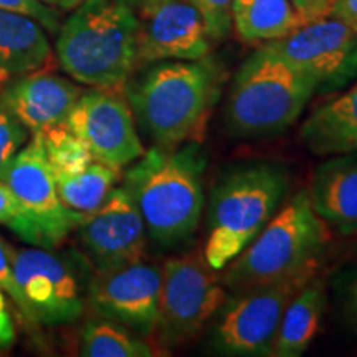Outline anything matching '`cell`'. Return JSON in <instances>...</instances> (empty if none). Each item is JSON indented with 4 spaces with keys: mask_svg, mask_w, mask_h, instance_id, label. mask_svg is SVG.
I'll list each match as a JSON object with an SVG mask.
<instances>
[{
    "mask_svg": "<svg viewBox=\"0 0 357 357\" xmlns=\"http://www.w3.org/2000/svg\"><path fill=\"white\" fill-rule=\"evenodd\" d=\"M223 73L211 56L166 60L131 75L123 93L142 132L154 146L202 144L222 93Z\"/></svg>",
    "mask_w": 357,
    "mask_h": 357,
    "instance_id": "obj_1",
    "label": "cell"
},
{
    "mask_svg": "<svg viewBox=\"0 0 357 357\" xmlns=\"http://www.w3.org/2000/svg\"><path fill=\"white\" fill-rule=\"evenodd\" d=\"M159 294L160 270L137 261L95 270L88 284L86 306L100 318L116 321L141 334H154Z\"/></svg>",
    "mask_w": 357,
    "mask_h": 357,
    "instance_id": "obj_13",
    "label": "cell"
},
{
    "mask_svg": "<svg viewBox=\"0 0 357 357\" xmlns=\"http://www.w3.org/2000/svg\"><path fill=\"white\" fill-rule=\"evenodd\" d=\"M334 0H291L293 7L303 17V20L311 22L328 17Z\"/></svg>",
    "mask_w": 357,
    "mask_h": 357,
    "instance_id": "obj_30",
    "label": "cell"
},
{
    "mask_svg": "<svg viewBox=\"0 0 357 357\" xmlns=\"http://www.w3.org/2000/svg\"><path fill=\"white\" fill-rule=\"evenodd\" d=\"M314 212L339 235L357 234V151L334 154L316 167L307 190Z\"/></svg>",
    "mask_w": 357,
    "mask_h": 357,
    "instance_id": "obj_17",
    "label": "cell"
},
{
    "mask_svg": "<svg viewBox=\"0 0 357 357\" xmlns=\"http://www.w3.org/2000/svg\"><path fill=\"white\" fill-rule=\"evenodd\" d=\"M337 296L342 318L352 331L357 333V261L339 278Z\"/></svg>",
    "mask_w": 357,
    "mask_h": 357,
    "instance_id": "obj_28",
    "label": "cell"
},
{
    "mask_svg": "<svg viewBox=\"0 0 357 357\" xmlns=\"http://www.w3.org/2000/svg\"><path fill=\"white\" fill-rule=\"evenodd\" d=\"M328 15L344 22L357 32V0H334Z\"/></svg>",
    "mask_w": 357,
    "mask_h": 357,
    "instance_id": "obj_31",
    "label": "cell"
},
{
    "mask_svg": "<svg viewBox=\"0 0 357 357\" xmlns=\"http://www.w3.org/2000/svg\"><path fill=\"white\" fill-rule=\"evenodd\" d=\"M0 289L3 293H7L19 307L20 314L24 316L26 321V311H25V303L22 298L20 288L17 284L15 273H13V265H12V247L6 243V240L0 236Z\"/></svg>",
    "mask_w": 357,
    "mask_h": 357,
    "instance_id": "obj_29",
    "label": "cell"
},
{
    "mask_svg": "<svg viewBox=\"0 0 357 357\" xmlns=\"http://www.w3.org/2000/svg\"><path fill=\"white\" fill-rule=\"evenodd\" d=\"M328 293L319 273L303 284L288 303L276 333L271 357H300L318 336L323 323Z\"/></svg>",
    "mask_w": 357,
    "mask_h": 357,
    "instance_id": "obj_20",
    "label": "cell"
},
{
    "mask_svg": "<svg viewBox=\"0 0 357 357\" xmlns=\"http://www.w3.org/2000/svg\"><path fill=\"white\" fill-rule=\"evenodd\" d=\"M314 95L312 79L265 43L231 79L225 126L242 137L278 134L294 124Z\"/></svg>",
    "mask_w": 357,
    "mask_h": 357,
    "instance_id": "obj_6",
    "label": "cell"
},
{
    "mask_svg": "<svg viewBox=\"0 0 357 357\" xmlns=\"http://www.w3.org/2000/svg\"><path fill=\"white\" fill-rule=\"evenodd\" d=\"M268 45L312 79L316 95H333L357 79V32L329 15Z\"/></svg>",
    "mask_w": 357,
    "mask_h": 357,
    "instance_id": "obj_11",
    "label": "cell"
},
{
    "mask_svg": "<svg viewBox=\"0 0 357 357\" xmlns=\"http://www.w3.org/2000/svg\"><path fill=\"white\" fill-rule=\"evenodd\" d=\"M77 230L95 270L142 261L146 225L123 185L114 187L96 211L84 215Z\"/></svg>",
    "mask_w": 357,
    "mask_h": 357,
    "instance_id": "obj_14",
    "label": "cell"
},
{
    "mask_svg": "<svg viewBox=\"0 0 357 357\" xmlns=\"http://www.w3.org/2000/svg\"><path fill=\"white\" fill-rule=\"evenodd\" d=\"M40 2L47 3L56 10H73L75 7H78L83 0H40Z\"/></svg>",
    "mask_w": 357,
    "mask_h": 357,
    "instance_id": "obj_34",
    "label": "cell"
},
{
    "mask_svg": "<svg viewBox=\"0 0 357 357\" xmlns=\"http://www.w3.org/2000/svg\"><path fill=\"white\" fill-rule=\"evenodd\" d=\"M40 134L53 176L79 172L95 162L84 142L71 131L66 123L45 129Z\"/></svg>",
    "mask_w": 357,
    "mask_h": 357,
    "instance_id": "obj_24",
    "label": "cell"
},
{
    "mask_svg": "<svg viewBox=\"0 0 357 357\" xmlns=\"http://www.w3.org/2000/svg\"><path fill=\"white\" fill-rule=\"evenodd\" d=\"M82 88L50 68L12 78L0 89V98L32 132L63 124L82 96Z\"/></svg>",
    "mask_w": 357,
    "mask_h": 357,
    "instance_id": "obj_16",
    "label": "cell"
},
{
    "mask_svg": "<svg viewBox=\"0 0 357 357\" xmlns=\"http://www.w3.org/2000/svg\"><path fill=\"white\" fill-rule=\"evenodd\" d=\"M52 66L53 53L43 26L30 17L0 10V84Z\"/></svg>",
    "mask_w": 357,
    "mask_h": 357,
    "instance_id": "obj_18",
    "label": "cell"
},
{
    "mask_svg": "<svg viewBox=\"0 0 357 357\" xmlns=\"http://www.w3.org/2000/svg\"><path fill=\"white\" fill-rule=\"evenodd\" d=\"M229 294L220 271L194 252L172 257L160 268L159 316L155 337L160 347L189 342L215 319Z\"/></svg>",
    "mask_w": 357,
    "mask_h": 357,
    "instance_id": "obj_10",
    "label": "cell"
},
{
    "mask_svg": "<svg viewBox=\"0 0 357 357\" xmlns=\"http://www.w3.org/2000/svg\"><path fill=\"white\" fill-rule=\"evenodd\" d=\"M205 164L199 142L153 146L124 174L123 187L136 204L147 235L159 247H178L197 231Z\"/></svg>",
    "mask_w": 357,
    "mask_h": 357,
    "instance_id": "obj_2",
    "label": "cell"
},
{
    "mask_svg": "<svg viewBox=\"0 0 357 357\" xmlns=\"http://www.w3.org/2000/svg\"><path fill=\"white\" fill-rule=\"evenodd\" d=\"M29 141V129L0 98V178Z\"/></svg>",
    "mask_w": 357,
    "mask_h": 357,
    "instance_id": "obj_25",
    "label": "cell"
},
{
    "mask_svg": "<svg viewBox=\"0 0 357 357\" xmlns=\"http://www.w3.org/2000/svg\"><path fill=\"white\" fill-rule=\"evenodd\" d=\"M204 17L212 42H220L231 30L234 0H190Z\"/></svg>",
    "mask_w": 357,
    "mask_h": 357,
    "instance_id": "obj_26",
    "label": "cell"
},
{
    "mask_svg": "<svg viewBox=\"0 0 357 357\" xmlns=\"http://www.w3.org/2000/svg\"><path fill=\"white\" fill-rule=\"evenodd\" d=\"M119 181V171L101 162H91L83 171L55 176L58 197L66 208L88 215L105 202Z\"/></svg>",
    "mask_w": 357,
    "mask_h": 357,
    "instance_id": "obj_22",
    "label": "cell"
},
{
    "mask_svg": "<svg viewBox=\"0 0 357 357\" xmlns=\"http://www.w3.org/2000/svg\"><path fill=\"white\" fill-rule=\"evenodd\" d=\"M333 231L312 208L307 190L288 200L257 238L222 270V281L231 293L289 278L321 268Z\"/></svg>",
    "mask_w": 357,
    "mask_h": 357,
    "instance_id": "obj_5",
    "label": "cell"
},
{
    "mask_svg": "<svg viewBox=\"0 0 357 357\" xmlns=\"http://www.w3.org/2000/svg\"><path fill=\"white\" fill-rule=\"evenodd\" d=\"M13 339H15L13 321L10 318V312L7 310V303H6V298H3V291L0 289V351L10 347Z\"/></svg>",
    "mask_w": 357,
    "mask_h": 357,
    "instance_id": "obj_32",
    "label": "cell"
},
{
    "mask_svg": "<svg viewBox=\"0 0 357 357\" xmlns=\"http://www.w3.org/2000/svg\"><path fill=\"white\" fill-rule=\"evenodd\" d=\"M124 2L129 3L134 8V12H141L144 10L147 7H153V6H158L160 2H167V0H124Z\"/></svg>",
    "mask_w": 357,
    "mask_h": 357,
    "instance_id": "obj_35",
    "label": "cell"
},
{
    "mask_svg": "<svg viewBox=\"0 0 357 357\" xmlns=\"http://www.w3.org/2000/svg\"><path fill=\"white\" fill-rule=\"evenodd\" d=\"M32 134V139L22 147L0 178L17 202V217L8 229L25 243L56 248L77 230L84 215L66 208L58 197L42 134Z\"/></svg>",
    "mask_w": 357,
    "mask_h": 357,
    "instance_id": "obj_8",
    "label": "cell"
},
{
    "mask_svg": "<svg viewBox=\"0 0 357 357\" xmlns=\"http://www.w3.org/2000/svg\"><path fill=\"white\" fill-rule=\"evenodd\" d=\"M158 351L126 326L100 316L86 321L79 334V354L84 357H154L160 356Z\"/></svg>",
    "mask_w": 357,
    "mask_h": 357,
    "instance_id": "obj_23",
    "label": "cell"
},
{
    "mask_svg": "<svg viewBox=\"0 0 357 357\" xmlns=\"http://www.w3.org/2000/svg\"><path fill=\"white\" fill-rule=\"evenodd\" d=\"M66 124L84 142L96 162L118 171L146 153L123 89L83 91Z\"/></svg>",
    "mask_w": 357,
    "mask_h": 357,
    "instance_id": "obj_12",
    "label": "cell"
},
{
    "mask_svg": "<svg viewBox=\"0 0 357 357\" xmlns=\"http://www.w3.org/2000/svg\"><path fill=\"white\" fill-rule=\"evenodd\" d=\"M305 24L291 0H234L231 6V26L248 43L275 42Z\"/></svg>",
    "mask_w": 357,
    "mask_h": 357,
    "instance_id": "obj_21",
    "label": "cell"
},
{
    "mask_svg": "<svg viewBox=\"0 0 357 357\" xmlns=\"http://www.w3.org/2000/svg\"><path fill=\"white\" fill-rule=\"evenodd\" d=\"M56 33L58 63L78 83L123 89L136 70L139 19L124 0H83Z\"/></svg>",
    "mask_w": 357,
    "mask_h": 357,
    "instance_id": "obj_4",
    "label": "cell"
},
{
    "mask_svg": "<svg viewBox=\"0 0 357 357\" xmlns=\"http://www.w3.org/2000/svg\"><path fill=\"white\" fill-rule=\"evenodd\" d=\"M300 136L316 155L357 151V82L312 111L303 123Z\"/></svg>",
    "mask_w": 357,
    "mask_h": 357,
    "instance_id": "obj_19",
    "label": "cell"
},
{
    "mask_svg": "<svg viewBox=\"0 0 357 357\" xmlns=\"http://www.w3.org/2000/svg\"><path fill=\"white\" fill-rule=\"evenodd\" d=\"M0 10L30 17L50 33H56L61 25L60 10L40 2V0H0Z\"/></svg>",
    "mask_w": 357,
    "mask_h": 357,
    "instance_id": "obj_27",
    "label": "cell"
},
{
    "mask_svg": "<svg viewBox=\"0 0 357 357\" xmlns=\"http://www.w3.org/2000/svg\"><path fill=\"white\" fill-rule=\"evenodd\" d=\"M12 265L25 303L26 323L61 326L86 310L91 265L77 252L12 248Z\"/></svg>",
    "mask_w": 357,
    "mask_h": 357,
    "instance_id": "obj_7",
    "label": "cell"
},
{
    "mask_svg": "<svg viewBox=\"0 0 357 357\" xmlns=\"http://www.w3.org/2000/svg\"><path fill=\"white\" fill-rule=\"evenodd\" d=\"M17 217V202L8 187L0 181V225H10Z\"/></svg>",
    "mask_w": 357,
    "mask_h": 357,
    "instance_id": "obj_33",
    "label": "cell"
},
{
    "mask_svg": "<svg viewBox=\"0 0 357 357\" xmlns=\"http://www.w3.org/2000/svg\"><path fill=\"white\" fill-rule=\"evenodd\" d=\"M137 13V65L211 55L212 38L190 0H167Z\"/></svg>",
    "mask_w": 357,
    "mask_h": 357,
    "instance_id": "obj_15",
    "label": "cell"
},
{
    "mask_svg": "<svg viewBox=\"0 0 357 357\" xmlns=\"http://www.w3.org/2000/svg\"><path fill=\"white\" fill-rule=\"evenodd\" d=\"M319 270L311 268L227 298L208 334V349L225 357H271L288 303Z\"/></svg>",
    "mask_w": 357,
    "mask_h": 357,
    "instance_id": "obj_9",
    "label": "cell"
},
{
    "mask_svg": "<svg viewBox=\"0 0 357 357\" xmlns=\"http://www.w3.org/2000/svg\"><path fill=\"white\" fill-rule=\"evenodd\" d=\"M291 176L273 160H243L212 187L204 258L222 271L248 247L287 199Z\"/></svg>",
    "mask_w": 357,
    "mask_h": 357,
    "instance_id": "obj_3",
    "label": "cell"
}]
</instances>
